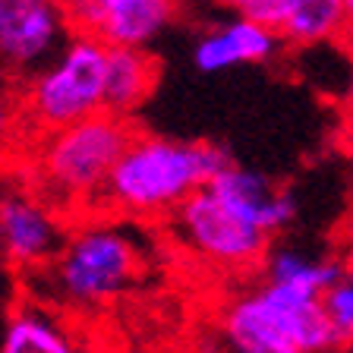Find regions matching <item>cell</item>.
<instances>
[{"label":"cell","mask_w":353,"mask_h":353,"mask_svg":"<svg viewBox=\"0 0 353 353\" xmlns=\"http://www.w3.org/2000/svg\"><path fill=\"white\" fill-rule=\"evenodd\" d=\"M281 35L268 26L250 19H234L221 29H212L196 41L192 60L202 73H221L236 63H259L278 51Z\"/></svg>","instance_id":"cell-11"},{"label":"cell","mask_w":353,"mask_h":353,"mask_svg":"<svg viewBox=\"0 0 353 353\" xmlns=\"http://www.w3.org/2000/svg\"><path fill=\"white\" fill-rule=\"evenodd\" d=\"M344 278V268L334 259H309L296 250H274L265 256V281L303 290L312 296H325Z\"/></svg>","instance_id":"cell-15"},{"label":"cell","mask_w":353,"mask_h":353,"mask_svg":"<svg viewBox=\"0 0 353 353\" xmlns=\"http://www.w3.org/2000/svg\"><path fill=\"white\" fill-rule=\"evenodd\" d=\"M221 341L228 353H322L341 344L322 296L272 281L224 309Z\"/></svg>","instance_id":"cell-2"},{"label":"cell","mask_w":353,"mask_h":353,"mask_svg":"<svg viewBox=\"0 0 353 353\" xmlns=\"http://www.w3.org/2000/svg\"><path fill=\"white\" fill-rule=\"evenodd\" d=\"M73 35H88L104 48H142L168 29L176 0H60Z\"/></svg>","instance_id":"cell-8"},{"label":"cell","mask_w":353,"mask_h":353,"mask_svg":"<svg viewBox=\"0 0 353 353\" xmlns=\"http://www.w3.org/2000/svg\"><path fill=\"white\" fill-rule=\"evenodd\" d=\"M278 35L300 48L328 44L334 38L350 35L344 0H290Z\"/></svg>","instance_id":"cell-13"},{"label":"cell","mask_w":353,"mask_h":353,"mask_svg":"<svg viewBox=\"0 0 353 353\" xmlns=\"http://www.w3.org/2000/svg\"><path fill=\"white\" fill-rule=\"evenodd\" d=\"M347 41H350V51H353V32H350V35H347Z\"/></svg>","instance_id":"cell-21"},{"label":"cell","mask_w":353,"mask_h":353,"mask_svg":"<svg viewBox=\"0 0 353 353\" xmlns=\"http://www.w3.org/2000/svg\"><path fill=\"white\" fill-rule=\"evenodd\" d=\"M0 246L19 268L44 265L57 256L60 228L44 205L26 196H7L0 202Z\"/></svg>","instance_id":"cell-10"},{"label":"cell","mask_w":353,"mask_h":353,"mask_svg":"<svg viewBox=\"0 0 353 353\" xmlns=\"http://www.w3.org/2000/svg\"><path fill=\"white\" fill-rule=\"evenodd\" d=\"M322 303L334 331H338V341H353V274H344L322 296Z\"/></svg>","instance_id":"cell-16"},{"label":"cell","mask_w":353,"mask_h":353,"mask_svg":"<svg viewBox=\"0 0 353 353\" xmlns=\"http://www.w3.org/2000/svg\"><path fill=\"white\" fill-rule=\"evenodd\" d=\"M108 48L88 35H73L51 66L29 79L22 117L41 136L104 114Z\"/></svg>","instance_id":"cell-3"},{"label":"cell","mask_w":353,"mask_h":353,"mask_svg":"<svg viewBox=\"0 0 353 353\" xmlns=\"http://www.w3.org/2000/svg\"><path fill=\"white\" fill-rule=\"evenodd\" d=\"M221 7H228L230 13H236V19H250L259 26L278 32L281 22L287 16V3L290 0H218Z\"/></svg>","instance_id":"cell-17"},{"label":"cell","mask_w":353,"mask_h":353,"mask_svg":"<svg viewBox=\"0 0 353 353\" xmlns=\"http://www.w3.org/2000/svg\"><path fill=\"white\" fill-rule=\"evenodd\" d=\"M208 190L224 202L234 214H240L243 221H250L252 228H259L262 234H278L284 230L296 214L294 199L281 192L278 186L259 170H246V168H224L214 176Z\"/></svg>","instance_id":"cell-9"},{"label":"cell","mask_w":353,"mask_h":353,"mask_svg":"<svg viewBox=\"0 0 353 353\" xmlns=\"http://www.w3.org/2000/svg\"><path fill=\"white\" fill-rule=\"evenodd\" d=\"M230 164L228 152L218 145L132 136L123 158L110 170L101 199L123 214H168L192 192L205 190Z\"/></svg>","instance_id":"cell-1"},{"label":"cell","mask_w":353,"mask_h":353,"mask_svg":"<svg viewBox=\"0 0 353 353\" xmlns=\"http://www.w3.org/2000/svg\"><path fill=\"white\" fill-rule=\"evenodd\" d=\"M344 10H347V19H350V32H353V0H344Z\"/></svg>","instance_id":"cell-20"},{"label":"cell","mask_w":353,"mask_h":353,"mask_svg":"<svg viewBox=\"0 0 353 353\" xmlns=\"http://www.w3.org/2000/svg\"><path fill=\"white\" fill-rule=\"evenodd\" d=\"M176 234L192 252L221 268H250L268 256V234L234 214L212 190H199L174 212Z\"/></svg>","instance_id":"cell-6"},{"label":"cell","mask_w":353,"mask_h":353,"mask_svg":"<svg viewBox=\"0 0 353 353\" xmlns=\"http://www.w3.org/2000/svg\"><path fill=\"white\" fill-rule=\"evenodd\" d=\"M60 0H3L0 10V73L10 79H35L70 41Z\"/></svg>","instance_id":"cell-7"},{"label":"cell","mask_w":353,"mask_h":353,"mask_svg":"<svg viewBox=\"0 0 353 353\" xmlns=\"http://www.w3.org/2000/svg\"><path fill=\"white\" fill-rule=\"evenodd\" d=\"M139 272V250L123 230L88 224L63 243L54 262V290L73 306L117 300Z\"/></svg>","instance_id":"cell-5"},{"label":"cell","mask_w":353,"mask_h":353,"mask_svg":"<svg viewBox=\"0 0 353 353\" xmlns=\"http://www.w3.org/2000/svg\"><path fill=\"white\" fill-rule=\"evenodd\" d=\"M341 230H344V240L353 246V199L347 202V212H344V221H341Z\"/></svg>","instance_id":"cell-19"},{"label":"cell","mask_w":353,"mask_h":353,"mask_svg":"<svg viewBox=\"0 0 353 353\" xmlns=\"http://www.w3.org/2000/svg\"><path fill=\"white\" fill-rule=\"evenodd\" d=\"M22 123H26V117H22V101H16L13 92L0 82V145H7Z\"/></svg>","instance_id":"cell-18"},{"label":"cell","mask_w":353,"mask_h":353,"mask_svg":"<svg viewBox=\"0 0 353 353\" xmlns=\"http://www.w3.org/2000/svg\"><path fill=\"white\" fill-rule=\"evenodd\" d=\"M132 142L126 117L98 114L76 126L41 136L38 148V180L60 202L70 199H101L110 170Z\"/></svg>","instance_id":"cell-4"},{"label":"cell","mask_w":353,"mask_h":353,"mask_svg":"<svg viewBox=\"0 0 353 353\" xmlns=\"http://www.w3.org/2000/svg\"><path fill=\"white\" fill-rule=\"evenodd\" d=\"M152 54L142 48H108V85H104V110L126 117L139 108L154 88Z\"/></svg>","instance_id":"cell-12"},{"label":"cell","mask_w":353,"mask_h":353,"mask_svg":"<svg viewBox=\"0 0 353 353\" xmlns=\"http://www.w3.org/2000/svg\"><path fill=\"white\" fill-rule=\"evenodd\" d=\"M0 353H79L73 338L54 316L38 306H19L10 316Z\"/></svg>","instance_id":"cell-14"},{"label":"cell","mask_w":353,"mask_h":353,"mask_svg":"<svg viewBox=\"0 0 353 353\" xmlns=\"http://www.w3.org/2000/svg\"><path fill=\"white\" fill-rule=\"evenodd\" d=\"M0 10H3V0H0Z\"/></svg>","instance_id":"cell-22"}]
</instances>
